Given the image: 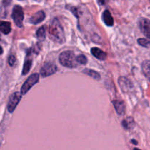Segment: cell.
<instances>
[{"mask_svg": "<svg viewBox=\"0 0 150 150\" xmlns=\"http://www.w3.org/2000/svg\"><path fill=\"white\" fill-rule=\"evenodd\" d=\"M49 35L51 40L57 43H63L66 40L64 32L61 24L57 18H54L51 22L49 27Z\"/></svg>", "mask_w": 150, "mask_h": 150, "instance_id": "obj_1", "label": "cell"}, {"mask_svg": "<svg viewBox=\"0 0 150 150\" xmlns=\"http://www.w3.org/2000/svg\"><path fill=\"white\" fill-rule=\"evenodd\" d=\"M59 62L62 65L69 68H74L79 65L76 62V57H75V54L70 51L62 52L59 56Z\"/></svg>", "mask_w": 150, "mask_h": 150, "instance_id": "obj_2", "label": "cell"}, {"mask_svg": "<svg viewBox=\"0 0 150 150\" xmlns=\"http://www.w3.org/2000/svg\"><path fill=\"white\" fill-rule=\"evenodd\" d=\"M39 80V74L38 73H35L32 74L28 78L26 81L22 85L21 89V95H25L27 93L28 91L35 84H36Z\"/></svg>", "mask_w": 150, "mask_h": 150, "instance_id": "obj_3", "label": "cell"}, {"mask_svg": "<svg viewBox=\"0 0 150 150\" xmlns=\"http://www.w3.org/2000/svg\"><path fill=\"white\" fill-rule=\"evenodd\" d=\"M12 17H13V19L16 26H18L19 27H21L22 25H23L24 11L21 6L16 5L13 7Z\"/></svg>", "mask_w": 150, "mask_h": 150, "instance_id": "obj_4", "label": "cell"}, {"mask_svg": "<svg viewBox=\"0 0 150 150\" xmlns=\"http://www.w3.org/2000/svg\"><path fill=\"white\" fill-rule=\"evenodd\" d=\"M57 70V67L55 64L51 62H47L42 66L40 73L42 77H48V76L54 74Z\"/></svg>", "mask_w": 150, "mask_h": 150, "instance_id": "obj_5", "label": "cell"}, {"mask_svg": "<svg viewBox=\"0 0 150 150\" xmlns=\"http://www.w3.org/2000/svg\"><path fill=\"white\" fill-rule=\"evenodd\" d=\"M21 99V94L19 92H14L11 96L10 97L8 103H7V110L10 113H13L16 109V106Z\"/></svg>", "mask_w": 150, "mask_h": 150, "instance_id": "obj_6", "label": "cell"}, {"mask_svg": "<svg viewBox=\"0 0 150 150\" xmlns=\"http://www.w3.org/2000/svg\"><path fill=\"white\" fill-rule=\"evenodd\" d=\"M139 26L142 33L150 39V21L146 18H141Z\"/></svg>", "mask_w": 150, "mask_h": 150, "instance_id": "obj_7", "label": "cell"}, {"mask_svg": "<svg viewBox=\"0 0 150 150\" xmlns=\"http://www.w3.org/2000/svg\"><path fill=\"white\" fill-rule=\"evenodd\" d=\"M46 15L44 11L41 10V11L37 12L36 13L33 15L32 17L29 18V22L32 24H38V23H41L45 19Z\"/></svg>", "mask_w": 150, "mask_h": 150, "instance_id": "obj_8", "label": "cell"}, {"mask_svg": "<svg viewBox=\"0 0 150 150\" xmlns=\"http://www.w3.org/2000/svg\"><path fill=\"white\" fill-rule=\"evenodd\" d=\"M119 84L120 86L121 89L124 92H126V91L129 90V89H131L132 86V83L130 82V81L129 79H126V77H120L119 79Z\"/></svg>", "mask_w": 150, "mask_h": 150, "instance_id": "obj_9", "label": "cell"}, {"mask_svg": "<svg viewBox=\"0 0 150 150\" xmlns=\"http://www.w3.org/2000/svg\"><path fill=\"white\" fill-rule=\"evenodd\" d=\"M113 106H114L115 109H116L118 114H119V115H123V114H124L126 106H125V103L124 101L116 100L113 101Z\"/></svg>", "mask_w": 150, "mask_h": 150, "instance_id": "obj_10", "label": "cell"}, {"mask_svg": "<svg viewBox=\"0 0 150 150\" xmlns=\"http://www.w3.org/2000/svg\"><path fill=\"white\" fill-rule=\"evenodd\" d=\"M91 52L94 57L99 60H105L107 58V54L105 52L98 48H92L91 49Z\"/></svg>", "mask_w": 150, "mask_h": 150, "instance_id": "obj_11", "label": "cell"}, {"mask_svg": "<svg viewBox=\"0 0 150 150\" xmlns=\"http://www.w3.org/2000/svg\"><path fill=\"white\" fill-rule=\"evenodd\" d=\"M102 20L104 22V23L108 26H112L113 25V23H114L113 18V17H112L111 14H110V11L107 10H106L103 13Z\"/></svg>", "mask_w": 150, "mask_h": 150, "instance_id": "obj_12", "label": "cell"}, {"mask_svg": "<svg viewBox=\"0 0 150 150\" xmlns=\"http://www.w3.org/2000/svg\"><path fill=\"white\" fill-rule=\"evenodd\" d=\"M121 125L125 130H132L135 127V121L132 117H127L122 121Z\"/></svg>", "mask_w": 150, "mask_h": 150, "instance_id": "obj_13", "label": "cell"}, {"mask_svg": "<svg viewBox=\"0 0 150 150\" xmlns=\"http://www.w3.org/2000/svg\"><path fill=\"white\" fill-rule=\"evenodd\" d=\"M142 72L144 76L150 80V60H146L143 62L141 64Z\"/></svg>", "mask_w": 150, "mask_h": 150, "instance_id": "obj_14", "label": "cell"}, {"mask_svg": "<svg viewBox=\"0 0 150 150\" xmlns=\"http://www.w3.org/2000/svg\"><path fill=\"white\" fill-rule=\"evenodd\" d=\"M11 31V25L10 22L0 21V32L4 35H7Z\"/></svg>", "mask_w": 150, "mask_h": 150, "instance_id": "obj_15", "label": "cell"}, {"mask_svg": "<svg viewBox=\"0 0 150 150\" xmlns=\"http://www.w3.org/2000/svg\"><path fill=\"white\" fill-rule=\"evenodd\" d=\"M32 59L26 58L24 62V64L23 70H22V74H23L24 76L27 74V73H29V70H30L31 67H32Z\"/></svg>", "mask_w": 150, "mask_h": 150, "instance_id": "obj_16", "label": "cell"}, {"mask_svg": "<svg viewBox=\"0 0 150 150\" xmlns=\"http://www.w3.org/2000/svg\"><path fill=\"white\" fill-rule=\"evenodd\" d=\"M83 73L88 75L90 77L93 78V79H96V80H100V79H101V76H100L99 73H97L95 70H91V69H85L83 70Z\"/></svg>", "mask_w": 150, "mask_h": 150, "instance_id": "obj_17", "label": "cell"}, {"mask_svg": "<svg viewBox=\"0 0 150 150\" xmlns=\"http://www.w3.org/2000/svg\"><path fill=\"white\" fill-rule=\"evenodd\" d=\"M36 37L39 40L44 41L46 38V26H42L37 30Z\"/></svg>", "mask_w": 150, "mask_h": 150, "instance_id": "obj_18", "label": "cell"}, {"mask_svg": "<svg viewBox=\"0 0 150 150\" xmlns=\"http://www.w3.org/2000/svg\"><path fill=\"white\" fill-rule=\"evenodd\" d=\"M76 62H77L79 64H85L87 63V58L85 57V56L80 54V55L76 57Z\"/></svg>", "mask_w": 150, "mask_h": 150, "instance_id": "obj_19", "label": "cell"}, {"mask_svg": "<svg viewBox=\"0 0 150 150\" xmlns=\"http://www.w3.org/2000/svg\"><path fill=\"white\" fill-rule=\"evenodd\" d=\"M138 42L141 45L144 47H148V45L150 44V42L147 40L144 39V38H140V39L138 40Z\"/></svg>", "mask_w": 150, "mask_h": 150, "instance_id": "obj_20", "label": "cell"}, {"mask_svg": "<svg viewBox=\"0 0 150 150\" xmlns=\"http://www.w3.org/2000/svg\"><path fill=\"white\" fill-rule=\"evenodd\" d=\"M16 62V58L13 55H11L8 59V63L10 66H13Z\"/></svg>", "mask_w": 150, "mask_h": 150, "instance_id": "obj_21", "label": "cell"}, {"mask_svg": "<svg viewBox=\"0 0 150 150\" xmlns=\"http://www.w3.org/2000/svg\"><path fill=\"white\" fill-rule=\"evenodd\" d=\"M71 11L72 13H74V16H76V17L78 18V14H77V9L75 8V7H73V8L71 9Z\"/></svg>", "mask_w": 150, "mask_h": 150, "instance_id": "obj_22", "label": "cell"}, {"mask_svg": "<svg viewBox=\"0 0 150 150\" xmlns=\"http://www.w3.org/2000/svg\"><path fill=\"white\" fill-rule=\"evenodd\" d=\"M11 1L12 0H3V4L5 6L9 5L10 4V2H11Z\"/></svg>", "mask_w": 150, "mask_h": 150, "instance_id": "obj_23", "label": "cell"}, {"mask_svg": "<svg viewBox=\"0 0 150 150\" xmlns=\"http://www.w3.org/2000/svg\"><path fill=\"white\" fill-rule=\"evenodd\" d=\"M107 0H98L99 4H101V5H103V4H105L106 2H107Z\"/></svg>", "mask_w": 150, "mask_h": 150, "instance_id": "obj_24", "label": "cell"}, {"mask_svg": "<svg viewBox=\"0 0 150 150\" xmlns=\"http://www.w3.org/2000/svg\"><path fill=\"white\" fill-rule=\"evenodd\" d=\"M2 52H3V50H2V48H1V47L0 46V55L2 54Z\"/></svg>", "mask_w": 150, "mask_h": 150, "instance_id": "obj_25", "label": "cell"}, {"mask_svg": "<svg viewBox=\"0 0 150 150\" xmlns=\"http://www.w3.org/2000/svg\"><path fill=\"white\" fill-rule=\"evenodd\" d=\"M132 142H133V144H137V142H135V141H132Z\"/></svg>", "mask_w": 150, "mask_h": 150, "instance_id": "obj_26", "label": "cell"}, {"mask_svg": "<svg viewBox=\"0 0 150 150\" xmlns=\"http://www.w3.org/2000/svg\"><path fill=\"white\" fill-rule=\"evenodd\" d=\"M133 150H140V149H136V148H135V149H134Z\"/></svg>", "mask_w": 150, "mask_h": 150, "instance_id": "obj_27", "label": "cell"}]
</instances>
